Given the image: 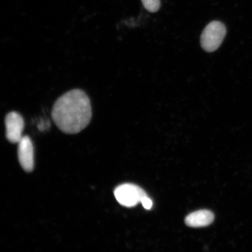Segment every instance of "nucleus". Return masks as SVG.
I'll use <instances>...</instances> for the list:
<instances>
[{"instance_id":"1","label":"nucleus","mask_w":252,"mask_h":252,"mask_svg":"<svg viewBox=\"0 0 252 252\" xmlns=\"http://www.w3.org/2000/svg\"><path fill=\"white\" fill-rule=\"evenodd\" d=\"M92 116L89 97L79 89L68 91L59 97L52 110L53 122L66 134L80 133L90 124Z\"/></svg>"},{"instance_id":"2","label":"nucleus","mask_w":252,"mask_h":252,"mask_svg":"<svg viewBox=\"0 0 252 252\" xmlns=\"http://www.w3.org/2000/svg\"><path fill=\"white\" fill-rule=\"evenodd\" d=\"M226 33L225 25L214 21L207 25L201 35L200 44L207 52H213L221 45Z\"/></svg>"},{"instance_id":"3","label":"nucleus","mask_w":252,"mask_h":252,"mask_svg":"<svg viewBox=\"0 0 252 252\" xmlns=\"http://www.w3.org/2000/svg\"><path fill=\"white\" fill-rule=\"evenodd\" d=\"M114 194L118 202L127 207L136 206L144 197L147 196L143 189L130 184L119 186L116 188Z\"/></svg>"},{"instance_id":"4","label":"nucleus","mask_w":252,"mask_h":252,"mask_svg":"<svg viewBox=\"0 0 252 252\" xmlns=\"http://www.w3.org/2000/svg\"><path fill=\"white\" fill-rule=\"evenodd\" d=\"M6 137L11 143H18L22 139L24 128V121L20 113L11 112L5 119Z\"/></svg>"},{"instance_id":"5","label":"nucleus","mask_w":252,"mask_h":252,"mask_svg":"<svg viewBox=\"0 0 252 252\" xmlns=\"http://www.w3.org/2000/svg\"><path fill=\"white\" fill-rule=\"evenodd\" d=\"M18 156L20 165L27 172H31L34 169V148L32 142L28 136H23L19 142Z\"/></svg>"},{"instance_id":"6","label":"nucleus","mask_w":252,"mask_h":252,"mask_svg":"<svg viewBox=\"0 0 252 252\" xmlns=\"http://www.w3.org/2000/svg\"><path fill=\"white\" fill-rule=\"evenodd\" d=\"M214 220V215L212 212L203 210L189 214L185 219V223L190 227H204L212 224Z\"/></svg>"},{"instance_id":"7","label":"nucleus","mask_w":252,"mask_h":252,"mask_svg":"<svg viewBox=\"0 0 252 252\" xmlns=\"http://www.w3.org/2000/svg\"><path fill=\"white\" fill-rule=\"evenodd\" d=\"M145 8L151 12L159 10L160 6V0H141Z\"/></svg>"},{"instance_id":"8","label":"nucleus","mask_w":252,"mask_h":252,"mask_svg":"<svg viewBox=\"0 0 252 252\" xmlns=\"http://www.w3.org/2000/svg\"><path fill=\"white\" fill-rule=\"evenodd\" d=\"M141 203L143 204L145 209L147 210H150L153 206V201L148 196L144 197L141 200Z\"/></svg>"}]
</instances>
